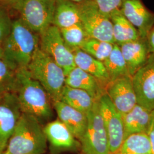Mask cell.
<instances>
[{"instance_id": "obj_1", "label": "cell", "mask_w": 154, "mask_h": 154, "mask_svg": "<svg viewBox=\"0 0 154 154\" xmlns=\"http://www.w3.org/2000/svg\"><path fill=\"white\" fill-rule=\"evenodd\" d=\"M15 94L22 112L35 116L42 124L53 117L52 100L46 90L26 68L17 69Z\"/></svg>"}, {"instance_id": "obj_2", "label": "cell", "mask_w": 154, "mask_h": 154, "mask_svg": "<svg viewBox=\"0 0 154 154\" xmlns=\"http://www.w3.org/2000/svg\"><path fill=\"white\" fill-rule=\"evenodd\" d=\"M39 37L19 18L1 45L2 58L15 69L27 67L39 46Z\"/></svg>"}, {"instance_id": "obj_3", "label": "cell", "mask_w": 154, "mask_h": 154, "mask_svg": "<svg viewBox=\"0 0 154 154\" xmlns=\"http://www.w3.org/2000/svg\"><path fill=\"white\" fill-rule=\"evenodd\" d=\"M48 141L44 127L35 116L22 112L4 152L6 154H44Z\"/></svg>"}, {"instance_id": "obj_4", "label": "cell", "mask_w": 154, "mask_h": 154, "mask_svg": "<svg viewBox=\"0 0 154 154\" xmlns=\"http://www.w3.org/2000/svg\"><path fill=\"white\" fill-rule=\"evenodd\" d=\"M30 75L46 90L52 101L60 100L66 74L55 61L38 47L29 63Z\"/></svg>"}, {"instance_id": "obj_5", "label": "cell", "mask_w": 154, "mask_h": 154, "mask_svg": "<svg viewBox=\"0 0 154 154\" xmlns=\"http://www.w3.org/2000/svg\"><path fill=\"white\" fill-rule=\"evenodd\" d=\"M55 4L56 0H19L13 8L22 22L39 35L52 25Z\"/></svg>"}, {"instance_id": "obj_6", "label": "cell", "mask_w": 154, "mask_h": 154, "mask_svg": "<svg viewBox=\"0 0 154 154\" xmlns=\"http://www.w3.org/2000/svg\"><path fill=\"white\" fill-rule=\"evenodd\" d=\"M85 132L79 140L84 154H110L107 134L99 109V101L95 102L87 113Z\"/></svg>"}, {"instance_id": "obj_7", "label": "cell", "mask_w": 154, "mask_h": 154, "mask_svg": "<svg viewBox=\"0 0 154 154\" xmlns=\"http://www.w3.org/2000/svg\"><path fill=\"white\" fill-rule=\"evenodd\" d=\"M81 23L89 37L116 44L110 18L100 11L91 0L78 4Z\"/></svg>"}, {"instance_id": "obj_8", "label": "cell", "mask_w": 154, "mask_h": 154, "mask_svg": "<svg viewBox=\"0 0 154 154\" xmlns=\"http://www.w3.org/2000/svg\"><path fill=\"white\" fill-rule=\"evenodd\" d=\"M39 47L63 70L67 75L75 67L72 51L66 46L60 29L51 25L39 35Z\"/></svg>"}, {"instance_id": "obj_9", "label": "cell", "mask_w": 154, "mask_h": 154, "mask_svg": "<svg viewBox=\"0 0 154 154\" xmlns=\"http://www.w3.org/2000/svg\"><path fill=\"white\" fill-rule=\"evenodd\" d=\"M99 109L107 134L110 153L118 152L124 140L123 115L105 93L99 99Z\"/></svg>"}, {"instance_id": "obj_10", "label": "cell", "mask_w": 154, "mask_h": 154, "mask_svg": "<svg viewBox=\"0 0 154 154\" xmlns=\"http://www.w3.org/2000/svg\"><path fill=\"white\" fill-rule=\"evenodd\" d=\"M22 114L15 94H7L0 98V154L5 151Z\"/></svg>"}, {"instance_id": "obj_11", "label": "cell", "mask_w": 154, "mask_h": 154, "mask_svg": "<svg viewBox=\"0 0 154 154\" xmlns=\"http://www.w3.org/2000/svg\"><path fill=\"white\" fill-rule=\"evenodd\" d=\"M137 104L154 110V53H150L144 65L132 77Z\"/></svg>"}, {"instance_id": "obj_12", "label": "cell", "mask_w": 154, "mask_h": 154, "mask_svg": "<svg viewBox=\"0 0 154 154\" xmlns=\"http://www.w3.org/2000/svg\"><path fill=\"white\" fill-rule=\"evenodd\" d=\"M106 94L122 115L131 111L137 104L132 77L130 75L110 82L106 88Z\"/></svg>"}, {"instance_id": "obj_13", "label": "cell", "mask_w": 154, "mask_h": 154, "mask_svg": "<svg viewBox=\"0 0 154 154\" xmlns=\"http://www.w3.org/2000/svg\"><path fill=\"white\" fill-rule=\"evenodd\" d=\"M51 152L58 154L81 149V144L65 124L58 119L49 122L44 127Z\"/></svg>"}, {"instance_id": "obj_14", "label": "cell", "mask_w": 154, "mask_h": 154, "mask_svg": "<svg viewBox=\"0 0 154 154\" xmlns=\"http://www.w3.org/2000/svg\"><path fill=\"white\" fill-rule=\"evenodd\" d=\"M121 11L137 29L140 38H147L154 26V13L149 11L142 0H122Z\"/></svg>"}, {"instance_id": "obj_15", "label": "cell", "mask_w": 154, "mask_h": 154, "mask_svg": "<svg viewBox=\"0 0 154 154\" xmlns=\"http://www.w3.org/2000/svg\"><path fill=\"white\" fill-rule=\"evenodd\" d=\"M52 105L58 119L66 125L79 141L87 127V115L61 100L52 101Z\"/></svg>"}, {"instance_id": "obj_16", "label": "cell", "mask_w": 154, "mask_h": 154, "mask_svg": "<svg viewBox=\"0 0 154 154\" xmlns=\"http://www.w3.org/2000/svg\"><path fill=\"white\" fill-rule=\"evenodd\" d=\"M118 46L126 62L129 74L132 77L144 65L150 54L147 38H140Z\"/></svg>"}, {"instance_id": "obj_17", "label": "cell", "mask_w": 154, "mask_h": 154, "mask_svg": "<svg viewBox=\"0 0 154 154\" xmlns=\"http://www.w3.org/2000/svg\"><path fill=\"white\" fill-rule=\"evenodd\" d=\"M65 85L86 91L95 101L106 93L105 87L96 78L76 66L66 75Z\"/></svg>"}, {"instance_id": "obj_18", "label": "cell", "mask_w": 154, "mask_h": 154, "mask_svg": "<svg viewBox=\"0 0 154 154\" xmlns=\"http://www.w3.org/2000/svg\"><path fill=\"white\" fill-rule=\"evenodd\" d=\"M152 118V111L137 105L132 110L123 115L124 140L134 134H148Z\"/></svg>"}, {"instance_id": "obj_19", "label": "cell", "mask_w": 154, "mask_h": 154, "mask_svg": "<svg viewBox=\"0 0 154 154\" xmlns=\"http://www.w3.org/2000/svg\"><path fill=\"white\" fill-rule=\"evenodd\" d=\"M72 53L75 66L96 78L106 89L110 79L103 63L80 49Z\"/></svg>"}, {"instance_id": "obj_20", "label": "cell", "mask_w": 154, "mask_h": 154, "mask_svg": "<svg viewBox=\"0 0 154 154\" xmlns=\"http://www.w3.org/2000/svg\"><path fill=\"white\" fill-rule=\"evenodd\" d=\"M115 44L118 45L140 38L139 33L122 13L121 9L113 12L110 17Z\"/></svg>"}, {"instance_id": "obj_21", "label": "cell", "mask_w": 154, "mask_h": 154, "mask_svg": "<svg viewBox=\"0 0 154 154\" xmlns=\"http://www.w3.org/2000/svg\"><path fill=\"white\" fill-rule=\"evenodd\" d=\"M81 23L78 4L67 0H56L52 25L60 29Z\"/></svg>"}, {"instance_id": "obj_22", "label": "cell", "mask_w": 154, "mask_h": 154, "mask_svg": "<svg viewBox=\"0 0 154 154\" xmlns=\"http://www.w3.org/2000/svg\"><path fill=\"white\" fill-rule=\"evenodd\" d=\"M60 100L85 114L92 109L95 102L86 91L66 85L62 89Z\"/></svg>"}, {"instance_id": "obj_23", "label": "cell", "mask_w": 154, "mask_h": 154, "mask_svg": "<svg viewBox=\"0 0 154 154\" xmlns=\"http://www.w3.org/2000/svg\"><path fill=\"white\" fill-rule=\"evenodd\" d=\"M119 152L121 154H152L148 134H134L123 142Z\"/></svg>"}, {"instance_id": "obj_24", "label": "cell", "mask_w": 154, "mask_h": 154, "mask_svg": "<svg viewBox=\"0 0 154 154\" xmlns=\"http://www.w3.org/2000/svg\"><path fill=\"white\" fill-rule=\"evenodd\" d=\"M103 63L109 74L110 82L121 77L130 75L121 49L118 45H114L110 55Z\"/></svg>"}, {"instance_id": "obj_25", "label": "cell", "mask_w": 154, "mask_h": 154, "mask_svg": "<svg viewBox=\"0 0 154 154\" xmlns=\"http://www.w3.org/2000/svg\"><path fill=\"white\" fill-rule=\"evenodd\" d=\"M60 32L65 44L72 51L80 49L85 41L90 38L81 23L61 29Z\"/></svg>"}, {"instance_id": "obj_26", "label": "cell", "mask_w": 154, "mask_h": 154, "mask_svg": "<svg viewBox=\"0 0 154 154\" xmlns=\"http://www.w3.org/2000/svg\"><path fill=\"white\" fill-rule=\"evenodd\" d=\"M114 45L90 37L85 41L80 49L103 62L110 55Z\"/></svg>"}, {"instance_id": "obj_27", "label": "cell", "mask_w": 154, "mask_h": 154, "mask_svg": "<svg viewBox=\"0 0 154 154\" xmlns=\"http://www.w3.org/2000/svg\"><path fill=\"white\" fill-rule=\"evenodd\" d=\"M16 71L3 58H0V98L7 94L14 93Z\"/></svg>"}, {"instance_id": "obj_28", "label": "cell", "mask_w": 154, "mask_h": 154, "mask_svg": "<svg viewBox=\"0 0 154 154\" xmlns=\"http://www.w3.org/2000/svg\"><path fill=\"white\" fill-rule=\"evenodd\" d=\"M6 7L0 5V46L11 32L13 22Z\"/></svg>"}, {"instance_id": "obj_29", "label": "cell", "mask_w": 154, "mask_h": 154, "mask_svg": "<svg viewBox=\"0 0 154 154\" xmlns=\"http://www.w3.org/2000/svg\"><path fill=\"white\" fill-rule=\"evenodd\" d=\"M103 14L110 18L111 14L121 8L122 0H91Z\"/></svg>"}, {"instance_id": "obj_30", "label": "cell", "mask_w": 154, "mask_h": 154, "mask_svg": "<svg viewBox=\"0 0 154 154\" xmlns=\"http://www.w3.org/2000/svg\"><path fill=\"white\" fill-rule=\"evenodd\" d=\"M148 135L151 140V148H152V154H154V110L152 111V118L151 126L149 129Z\"/></svg>"}, {"instance_id": "obj_31", "label": "cell", "mask_w": 154, "mask_h": 154, "mask_svg": "<svg viewBox=\"0 0 154 154\" xmlns=\"http://www.w3.org/2000/svg\"><path fill=\"white\" fill-rule=\"evenodd\" d=\"M147 41L149 45V50L150 53H154V26L149 33Z\"/></svg>"}, {"instance_id": "obj_32", "label": "cell", "mask_w": 154, "mask_h": 154, "mask_svg": "<svg viewBox=\"0 0 154 154\" xmlns=\"http://www.w3.org/2000/svg\"><path fill=\"white\" fill-rule=\"evenodd\" d=\"M19 0H0V5L5 7L10 6L13 8Z\"/></svg>"}, {"instance_id": "obj_33", "label": "cell", "mask_w": 154, "mask_h": 154, "mask_svg": "<svg viewBox=\"0 0 154 154\" xmlns=\"http://www.w3.org/2000/svg\"><path fill=\"white\" fill-rule=\"evenodd\" d=\"M67 1H70L72 2H74V3H75V4H79V3H81V2H82L86 0H67Z\"/></svg>"}, {"instance_id": "obj_34", "label": "cell", "mask_w": 154, "mask_h": 154, "mask_svg": "<svg viewBox=\"0 0 154 154\" xmlns=\"http://www.w3.org/2000/svg\"><path fill=\"white\" fill-rule=\"evenodd\" d=\"M2 58V48L0 46V58Z\"/></svg>"}, {"instance_id": "obj_35", "label": "cell", "mask_w": 154, "mask_h": 154, "mask_svg": "<svg viewBox=\"0 0 154 154\" xmlns=\"http://www.w3.org/2000/svg\"><path fill=\"white\" fill-rule=\"evenodd\" d=\"M110 154H121V152H114V153H110Z\"/></svg>"}, {"instance_id": "obj_36", "label": "cell", "mask_w": 154, "mask_h": 154, "mask_svg": "<svg viewBox=\"0 0 154 154\" xmlns=\"http://www.w3.org/2000/svg\"><path fill=\"white\" fill-rule=\"evenodd\" d=\"M6 154L5 153V152H2V153H1V154Z\"/></svg>"}, {"instance_id": "obj_37", "label": "cell", "mask_w": 154, "mask_h": 154, "mask_svg": "<svg viewBox=\"0 0 154 154\" xmlns=\"http://www.w3.org/2000/svg\"><path fill=\"white\" fill-rule=\"evenodd\" d=\"M83 154V153H82V154Z\"/></svg>"}]
</instances>
